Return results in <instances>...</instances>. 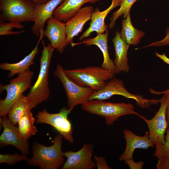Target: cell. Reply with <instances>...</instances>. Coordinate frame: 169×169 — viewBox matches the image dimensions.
Returning a JSON list of instances; mask_svg holds the SVG:
<instances>
[{
	"label": "cell",
	"mask_w": 169,
	"mask_h": 169,
	"mask_svg": "<svg viewBox=\"0 0 169 169\" xmlns=\"http://www.w3.org/2000/svg\"><path fill=\"white\" fill-rule=\"evenodd\" d=\"M43 49L40 60V70L38 78L26 96L31 109L46 101L50 96L49 75L51 58L55 48L50 44L46 46L42 39Z\"/></svg>",
	"instance_id": "1"
},
{
	"label": "cell",
	"mask_w": 169,
	"mask_h": 169,
	"mask_svg": "<svg viewBox=\"0 0 169 169\" xmlns=\"http://www.w3.org/2000/svg\"><path fill=\"white\" fill-rule=\"evenodd\" d=\"M63 137L60 134L56 135L53 145L49 146L34 143L33 156L26 161L28 164L42 169H57L63 166L65 159L62 149Z\"/></svg>",
	"instance_id": "2"
},
{
	"label": "cell",
	"mask_w": 169,
	"mask_h": 169,
	"mask_svg": "<svg viewBox=\"0 0 169 169\" xmlns=\"http://www.w3.org/2000/svg\"><path fill=\"white\" fill-rule=\"evenodd\" d=\"M82 110L88 113L104 117L107 125H113L121 116L133 114L143 117L134 110L130 103H113L97 100H89L81 105Z\"/></svg>",
	"instance_id": "3"
},
{
	"label": "cell",
	"mask_w": 169,
	"mask_h": 169,
	"mask_svg": "<svg viewBox=\"0 0 169 169\" xmlns=\"http://www.w3.org/2000/svg\"><path fill=\"white\" fill-rule=\"evenodd\" d=\"M65 74L77 84L90 87L95 91L100 90L106 82L114 77L111 71L101 66H87L72 69H64Z\"/></svg>",
	"instance_id": "4"
},
{
	"label": "cell",
	"mask_w": 169,
	"mask_h": 169,
	"mask_svg": "<svg viewBox=\"0 0 169 169\" xmlns=\"http://www.w3.org/2000/svg\"><path fill=\"white\" fill-rule=\"evenodd\" d=\"M36 7L30 0H0V21L33 22Z\"/></svg>",
	"instance_id": "5"
},
{
	"label": "cell",
	"mask_w": 169,
	"mask_h": 169,
	"mask_svg": "<svg viewBox=\"0 0 169 169\" xmlns=\"http://www.w3.org/2000/svg\"><path fill=\"white\" fill-rule=\"evenodd\" d=\"M115 95H120L127 98L133 99L142 108H147L153 104L156 105L160 99H148L140 95L132 94L128 91L120 79L113 77L106 82L100 89L95 91L91 95L89 100H97L104 101Z\"/></svg>",
	"instance_id": "6"
},
{
	"label": "cell",
	"mask_w": 169,
	"mask_h": 169,
	"mask_svg": "<svg viewBox=\"0 0 169 169\" xmlns=\"http://www.w3.org/2000/svg\"><path fill=\"white\" fill-rule=\"evenodd\" d=\"M33 75V72L28 69L18 74L17 77L11 80L8 84H0V93L4 90L7 92L5 98L0 100V117L8 115L16 100L23 92L31 87Z\"/></svg>",
	"instance_id": "7"
},
{
	"label": "cell",
	"mask_w": 169,
	"mask_h": 169,
	"mask_svg": "<svg viewBox=\"0 0 169 169\" xmlns=\"http://www.w3.org/2000/svg\"><path fill=\"white\" fill-rule=\"evenodd\" d=\"M54 75L61 81L65 90L67 98L68 108L74 109L75 107L82 105L89 101L95 91L86 86L79 85L72 80L65 73L63 67L57 65Z\"/></svg>",
	"instance_id": "8"
},
{
	"label": "cell",
	"mask_w": 169,
	"mask_h": 169,
	"mask_svg": "<svg viewBox=\"0 0 169 169\" xmlns=\"http://www.w3.org/2000/svg\"><path fill=\"white\" fill-rule=\"evenodd\" d=\"M72 110L64 107L59 112L53 114L49 113L44 109L37 114L36 122L45 123L52 126L66 140L73 143L74 140L73 136L72 125L68 118V115Z\"/></svg>",
	"instance_id": "9"
},
{
	"label": "cell",
	"mask_w": 169,
	"mask_h": 169,
	"mask_svg": "<svg viewBox=\"0 0 169 169\" xmlns=\"http://www.w3.org/2000/svg\"><path fill=\"white\" fill-rule=\"evenodd\" d=\"M160 100V106L154 117L150 120L144 117L142 118L148 127L149 139L155 145L164 143L165 133L169 126L166 115L168 102L167 94H163Z\"/></svg>",
	"instance_id": "10"
},
{
	"label": "cell",
	"mask_w": 169,
	"mask_h": 169,
	"mask_svg": "<svg viewBox=\"0 0 169 169\" xmlns=\"http://www.w3.org/2000/svg\"><path fill=\"white\" fill-rule=\"evenodd\" d=\"M93 154V146L84 143L79 151H68L63 152L67 158L62 169H92L97 167L95 161L92 159Z\"/></svg>",
	"instance_id": "11"
},
{
	"label": "cell",
	"mask_w": 169,
	"mask_h": 169,
	"mask_svg": "<svg viewBox=\"0 0 169 169\" xmlns=\"http://www.w3.org/2000/svg\"><path fill=\"white\" fill-rule=\"evenodd\" d=\"M1 123L3 131L0 137V146L11 145L19 149L23 154H28V143L23 138L18 128L12 123L6 115L3 116Z\"/></svg>",
	"instance_id": "12"
},
{
	"label": "cell",
	"mask_w": 169,
	"mask_h": 169,
	"mask_svg": "<svg viewBox=\"0 0 169 169\" xmlns=\"http://www.w3.org/2000/svg\"><path fill=\"white\" fill-rule=\"evenodd\" d=\"M46 28L43 34L50 44L60 54H62L67 46L65 23L52 16L47 20Z\"/></svg>",
	"instance_id": "13"
},
{
	"label": "cell",
	"mask_w": 169,
	"mask_h": 169,
	"mask_svg": "<svg viewBox=\"0 0 169 169\" xmlns=\"http://www.w3.org/2000/svg\"><path fill=\"white\" fill-rule=\"evenodd\" d=\"M94 10L92 6L82 8L66 22L67 46L73 43L74 38L81 32L85 23L91 19Z\"/></svg>",
	"instance_id": "14"
},
{
	"label": "cell",
	"mask_w": 169,
	"mask_h": 169,
	"mask_svg": "<svg viewBox=\"0 0 169 169\" xmlns=\"http://www.w3.org/2000/svg\"><path fill=\"white\" fill-rule=\"evenodd\" d=\"M123 133L126 145L124 151L119 156L120 161L132 159L134 151L136 149H146L150 147H154L147 131L142 136L137 135L128 129L125 130Z\"/></svg>",
	"instance_id": "15"
},
{
	"label": "cell",
	"mask_w": 169,
	"mask_h": 169,
	"mask_svg": "<svg viewBox=\"0 0 169 169\" xmlns=\"http://www.w3.org/2000/svg\"><path fill=\"white\" fill-rule=\"evenodd\" d=\"M121 0H112L110 5L103 11H101L99 8H96L92 14L90 26L80 36L79 41L90 36L91 33L94 32L98 34L103 33L107 31V26L105 23V18L112 10L120 6Z\"/></svg>",
	"instance_id": "16"
},
{
	"label": "cell",
	"mask_w": 169,
	"mask_h": 169,
	"mask_svg": "<svg viewBox=\"0 0 169 169\" xmlns=\"http://www.w3.org/2000/svg\"><path fill=\"white\" fill-rule=\"evenodd\" d=\"M64 0H50L42 5H36L33 24L31 28L33 33L36 37L40 36L44 30L45 23L53 16L54 11Z\"/></svg>",
	"instance_id": "17"
},
{
	"label": "cell",
	"mask_w": 169,
	"mask_h": 169,
	"mask_svg": "<svg viewBox=\"0 0 169 169\" xmlns=\"http://www.w3.org/2000/svg\"><path fill=\"white\" fill-rule=\"evenodd\" d=\"M109 31L107 30L105 33L97 34L96 37L93 38L84 39L81 42L72 43V47L85 44L86 46L92 45L97 46L101 51L103 56V61L101 67L104 69L111 71L115 74V67L113 61L110 58L108 51V38Z\"/></svg>",
	"instance_id": "18"
},
{
	"label": "cell",
	"mask_w": 169,
	"mask_h": 169,
	"mask_svg": "<svg viewBox=\"0 0 169 169\" xmlns=\"http://www.w3.org/2000/svg\"><path fill=\"white\" fill-rule=\"evenodd\" d=\"M112 41L115 50V58L113 62L115 67V74L121 72H129L130 67L127 53L130 45L122 39L118 31H116Z\"/></svg>",
	"instance_id": "19"
},
{
	"label": "cell",
	"mask_w": 169,
	"mask_h": 169,
	"mask_svg": "<svg viewBox=\"0 0 169 169\" xmlns=\"http://www.w3.org/2000/svg\"><path fill=\"white\" fill-rule=\"evenodd\" d=\"M44 37L43 32L41 33L39 40L34 48L20 61L15 63L4 62L0 64L1 69L9 71L8 74L9 78H11L17 74H20L29 69V67L34 64V60L38 53V45Z\"/></svg>",
	"instance_id": "20"
},
{
	"label": "cell",
	"mask_w": 169,
	"mask_h": 169,
	"mask_svg": "<svg viewBox=\"0 0 169 169\" xmlns=\"http://www.w3.org/2000/svg\"><path fill=\"white\" fill-rule=\"evenodd\" d=\"M100 0H64L54 11L53 16L63 22H66L84 4H95Z\"/></svg>",
	"instance_id": "21"
},
{
	"label": "cell",
	"mask_w": 169,
	"mask_h": 169,
	"mask_svg": "<svg viewBox=\"0 0 169 169\" xmlns=\"http://www.w3.org/2000/svg\"><path fill=\"white\" fill-rule=\"evenodd\" d=\"M121 25L120 34L124 42L130 45H135L139 44L145 33L134 27L131 22L130 13L122 20Z\"/></svg>",
	"instance_id": "22"
},
{
	"label": "cell",
	"mask_w": 169,
	"mask_h": 169,
	"mask_svg": "<svg viewBox=\"0 0 169 169\" xmlns=\"http://www.w3.org/2000/svg\"><path fill=\"white\" fill-rule=\"evenodd\" d=\"M31 109L27 96L22 94L10 110L8 118L13 124L16 125L22 116Z\"/></svg>",
	"instance_id": "23"
},
{
	"label": "cell",
	"mask_w": 169,
	"mask_h": 169,
	"mask_svg": "<svg viewBox=\"0 0 169 169\" xmlns=\"http://www.w3.org/2000/svg\"><path fill=\"white\" fill-rule=\"evenodd\" d=\"M35 118L31 110L24 114L19 120L18 128L23 139L26 141L35 135L37 130L34 125Z\"/></svg>",
	"instance_id": "24"
},
{
	"label": "cell",
	"mask_w": 169,
	"mask_h": 169,
	"mask_svg": "<svg viewBox=\"0 0 169 169\" xmlns=\"http://www.w3.org/2000/svg\"><path fill=\"white\" fill-rule=\"evenodd\" d=\"M137 0H122L120 8L114 12L112 15L110 22L108 25L109 29H112L114 27L116 20L120 17L123 16L125 18L128 14L131 8Z\"/></svg>",
	"instance_id": "25"
},
{
	"label": "cell",
	"mask_w": 169,
	"mask_h": 169,
	"mask_svg": "<svg viewBox=\"0 0 169 169\" xmlns=\"http://www.w3.org/2000/svg\"><path fill=\"white\" fill-rule=\"evenodd\" d=\"M24 26L20 23L13 21L8 22L0 21V35L6 36L10 35L18 34L24 32L25 31L22 30L19 31H13L12 30L14 28L22 29Z\"/></svg>",
	"instance_id": "26"
},
{
	"label": "cell",
	"mask_w": 169,
	"mask_h": 169,
	"mask_svg": "<svg viewBox=\"0 0 169 169\" xmlns=\"http://www.w3.org/2000/svg\"><path fill=\"white\" fill-rule=\"evenodd\" d=\"M165 135V142L163 144L155 145L156 151L153 155L158 159L169 156V128H168Z\"/></svg>",
	"instance_id": "27"
},
{
	"label": "cell",
	"mask_w": 169,
	"mask_h": 169,
	"mask_svg": "<svg viewBox=\"0 0 169 169\" xmlns=\"http://www.w3.org/2000/svg\"><path fill=\"white\" fill-rule=\"evenodd\" d=\"M26 155L23 154L22 155H20L17 153L14 154H0V163L12 165L20 161L23 160L26 161L28 158Z\"/></svg>",
	"instance_id": "28"
},
{
	"label": "cell",
	"mask_w": 169,
	"mask_h": 169,
	"mask_svg": "<svg viewBox=\"0 0 169 169\" xmlns=\"http://www.w3.org/2000/svg\"><path fill=\"white\" fill-rule=\"evenodd\" d=\"M93 159L96 163L98 169H111L108 166L105 159L103 157L95 155L93 156Z\"/></svg>",
	"instance_id": "29"
},
{
	"label": "cell",
	"mask_w": 169,
	"mask_h": 169,
	"mask_svg": "<svg viewBox=\"0 0 169 169\" xmlns=\"http://www.w3.org/2000/svg\"><path fill=\"white\" fill-rule=\"evenodd\" d=\"M168 45H169V30L167 32L165 37L163 39L149 44L143 48L150 47H164Z\"/></svg>",
	"instance_id": "30"
},
{
	"label": "cell",
	"mask_w": 169,
	"mask_h": 169,
	"mask_svg": "<svg viewBox=\"0 0 169 169\" xmlns=\"http://www.w3.org/2000/svg\"><path fill=\"white\" fill-rule=\"evenodd\" d=\"M158 159L156 167L157 169H169V156Z\"/></svg>",
	"instance_id": "31"
},
{
	"label": "cell",
	"mask_w": 169,
	"mask_h": 169,
	"mask_svg": "<svg viewBox=\"0 0 169 169\" xmlns=\"http://www.w3.org/2000/svg\"><path fill=\"white\" fill-rule=\"evenodd\" d=\"M156 56L163 61L164 62L169 65V58L164 53L160 54L156 52H155Z\"/></svg>",
	"instance_id": "32"
},
{
	"label": "cell",
	"mask_w": 169,
	"mask_h": 169,
	"mask_svg": "<svg viewBox=\"0 0 169 169\" xmlns=\"http://www.w3.org/2000/svg\"><path fill=\"white\" fill-rule=\"evenodd\" d=\"M150 93L151 94L157 95H160L165 94L169 93V89L161 91H158L155 90L151 88H150L149 90Z\"/></svg>",
	"instance_id": "33"
},
{
	"label": "cell",
	"mask_w": 169,
	"mask_h": 169,
	"mask_svg": "<svg viewBox=\"0 0 169 169\" xmlns=\"http://www.w3.org/2000/svg\"><path fill=\"white\" fill-rule=\"evenodd\" d=\"M36 5H40L44 4L50 0H30Z\"/></svg>",
	"instance_id": "34"
},
{
	"label": "cell",
	"mask_w": 169,
	"mask_h": 169,
	"mask_svg": "<svg viewBox=\"0 0 169 169\" xmlns=\"http://www.w3.org/2000/svg\"><path fill=\"white\" fill-rule=\"evenodd\" d=\"M168 98V102L166 107V115L167 121L168 125H169V93H166Z\"/></svg>",
	"instance_id": "35"
},
{
	"label": "cell",
	"mask_w": 169,
	"mask_h": 169,
	"mask_svg": "<svg viewBox=\"0 0 169 169\" xmlns=\"http://www.w3.org/2000/svg\"><path fill=\"white\" fill-rule=\"evenodd\" d=\"M168 128H169V126H168Z\"/></svg>",
	"instance_id": "36"
}]
</instances>
